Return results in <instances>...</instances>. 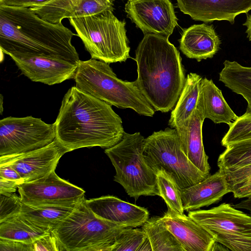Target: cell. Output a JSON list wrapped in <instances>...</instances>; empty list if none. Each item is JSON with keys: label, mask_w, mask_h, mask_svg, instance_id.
<instances>
[{"label": "cell", "mask_w": 251, "mask_h": 251, "mask_svg": "<svg viewBox=\"0 0 251 251\" xmlns=\"http://www.w3.org/2000/svg\"><path fill=\"white\" fill-rule=\"evenodd\" d=\"M54 124L55 139L69 151L96 146L108 149L125 133L121 118L110 105L75 86L64 95Z\"/></svg>", "instance_id": "obj_1"}, {"label": "cell", "mask_w": 251, "mask_h": 251, "mask_svg": "<svg viewBox=\"0 0 251 251\" xmlns=\"http://www.w3.org/2000/svg\"><path fill=\"white\" fill-rule=\"evenodd\" d=\"M75 34L62 23L44 20L29 8L0 5V48L6 54H31L78 64Z\"/></svg>", "instance_id": "obj_2"}, {"label": "cell", "mask_w": 251, "mask_h": 251, "mask_svg": "<svg viewBox=\"0 0 251 251\" xmlns=\"http://www.w3.org/2000/svg\"><path fill=\"white\" fill-rule=\"evenodd\" d=\"M137 85L155 111L168 112L175 106L186 77L177 49L168 37L147 33L135 50Z\"/></svg>", "instance_id": "obj_3"}, {"label": "cell", "mask_w": 251, "mask_h": 251, "mask_svg": "<svg viewBox=\"0 0 251 251\" xmlns=\"http://www.w3.org/2000/svg\"><path fill=\"white\" fill-rule=\"evenodd\" d=\"M79 90L119 108H130L138 114L152 117L155 110L139 89L136 80L117 77L108 63L91 58L79 60L74 78Z\"/></svg>", "instance_id": "obj_4"}, {"label": "cell", "mask_w": 251, "mask_h": 251, "mask_svg": "<svg viewBox=\"0 0 251 251\" xmlns=\"http://www.w3.org/2000/svg\"><path fill=\"white\" fill-rule=\"evenodd\" d=\"M85 200L51 230L59 251H112L117 236L126 227L98 218Z\"/></svg>", "instance_id": "obj_5"}, {"label": "cell", "mask_w": 251, "mask_h": 251, "mask_svg": "<svg viewBox=\"0 0 251 251\" xmlns=\"http://www.w3.org/2000/svg\"><path fill=\"white\" fill-rule=\"evenodd\" d=\"M91 58L110 64L126 61L130 48L126 22L107 11L93 15L69 19Z\"/></svg>", "instance_id": "obj_6"}, {"label": "cell", "mask_w": 251, "mask_h": 251, "mask_svg": "<svg viewBox=\"0 0 251 251\" xmlns=\"http://www.w3.org/2000/svg\"><path fill=\"white\" fill-rule=\"evenodd\" d=\"M144 140L140 132H125L118 143L104 151L116 171L114 180L135 200L159 196L156 174L143 156Z\"/></svg>", "instance_id": "obj_7"}, {"label": "cell", "mask_w": 251, "mask_h": 251, "mask_svg": "<svg viewBox=\"0 0 251 251\" xmlns=\"http://www.w3.org/2000/svg\"><path fill=\"white\" fill-rule=\"evenodd\" d=\"M143 156L155 174L164 170L180 190L195 185L209 176L198 169L185 155L176 128L167 127L145 138Z\"/></svg>", "instance_id": "obj_8"}, {"label": "cell", "mask_w": 251, "mask_h": 251, "mask_svg": "<svg viewBox=\"0 0 251 251\" xmlns=\"http://www.w3.org/2000/svg\"><path fill=\"white\" fill-rule=\"evenodd\" d=\"M188 215L203 226L215 241L233 251H251V216L223 203Z\"/></svg>", "instance_id": "obj_9"}, {"label": "cell", "mask_w": 251, "mask_h": 251, "mask_svg": "<svg viewBox=\"0 0 251 251\" xmlns=\"http://www.w3.org/2000/svg\"><path fill=\"white\" fill-rule=\"evenodd\" d=\"M55 138L54 123L32 116L4 118L0 120V156L37 150Z\"/></svg>", "instance_id": "obj_10"}, {"label": "cell", "mask_w": 251, "mask_h": 251, "mask_svg": "<svg viewBox=\"0 0 251 251\" xmlns=\"http://www.w3.org/2000/svg\"><path fill=\"white\" fill-rule=\"evenodd\" d=\"M22 202L34 206H75L84 198L85 191L52 172L39 179L18 187Z\"/></svg>", "instance_id": "obj_11"}, {"label": "cell", "mask_w": 251, "mask_h": 251, "mask_svg": "<svg viewBox=\"0 0 251 251\" xmlns=\"http://www.w3.org/2000/svg\"><path fill=\"white\" fill-rule=\"evenodd\" d=\"M127 17L144 33L169 37L177 25L170 0H131L125 5Z\"/></svg>", "instance_id": "obj_12"}, {"label": "cell", "mask_w": 251, "mask_h": 251, "mask_svg": "<svg viewBox=\"0 0 251 251\" xmlns=\"http://www.w3.org/2000/svg\"><path fill=\"white\" fill-rule=\"evenodd\" d=\"M68 150L55 139L41 148L25 152L0 156V164L14 168L25 182L32 181L55 171L60 158Z\"/></svg>", "instance_id": "obj_13"}, {"label": "cell", "mask_w": 251, "mask_h": 251, "mask_svg": "<svg viewBox=\"0 0 251 251\" xmlns=\"http://www.w3.org/2000/svg\"><path fill=\"white\" fill-rule=\"evenodd\" d=\"M22 73L34 82L53 85L74 79L77 64L61 58L31 54H9Z\"/></svg>", "instance_id": "obj_14"}, {"label": "cell", "mask_w": 251, "mask_h": 251, "mask_svg": "<svg viewBox=\"0 0 251 251\" xmlns=\"http://www.w3.org/2000/svg\"><path fill=\"white\" fill-rule=\"evenodd\" d=\"M181 11L195 21L205 23L226 21L231 24L235 18L251 10V0H176Z\"/></svg>", "instance_id": "obj_15"}, {"label": "cell", "mask_w": 251, "mask_h": 251, "mask_svg": "<svg viewBox=\"0 0 251 251\" xmlns=\"http://www.w3.org/2000/svg\"><path fill=\"white\" fill-rule=\"evenodd\" d=\"M163 224L180 243L184 251H213L217 243L213 236L188 215L168 208L160 217Z\"/></svg>", "instance_id": "obj_16"}, {"label": "cell", "mask_w": 251, "mask_h": 251, "mask_svg": "<svg viewBox=\"0 0 251 251\" xmlns=\"http://www.w3.org/2000/svg\"><path fill=\"white\" fill-rule=\"evenodd\" d=\"M85 202L98 218L123 227L142 226L149 219L147 209L113 196L85 200Z\"/></svg>", "instance_id": "obj_17"}, {"label": "cell", "mask_w": 251, "mask_h": 251, "mask_svg": "<svg viewBox=\"0 0 251 251\" xmlns=\"http://www.w3.org/2000/svg\"><path fill=\"white\" fill-rule=\"evenodd\" d=\"M114 0H50L29 9L42 19L50 23H62L65 18L91 16L112 11Z\"/></svg>", "instance_id": "obj_18"}, {"label": "cell", "mask_w": 251, "mask_h": 251, "mask_svg": "<svg viewBox=\"0 0 251 251\" xmlns=\"http://www.w3.org/2000/svg\"><path fill=\"white\" fill-rule=\"evenodd\" d=\"M204 120L196 108L188 119L178 124L175 128L182 150L188 158L201 172L209 176L210 167L202 141Z\"/></svg>", "instance_id": "obj_19"}, {"label": "cell", "mask_w": 251, "mask_h": 251, "mask_svg": "<svg viewBox=\"0 0 251 251\" xmlns=\"http://www.w3.org/2000/svg\"><path fill=\"white\" fill-rule=\"evenodd\" d=\"M180 192L183 209L189 211L219 201L231 190L226 174L219 170L198 183L181 189Z\"/></svg>", "instance_id": "obj_20"}, {"label": "cell", "mask_w": 251, "mask_h": 251, "mask_svg": "<svg viewBox=\"0 0 251 251\" xmlns=\"http://www.w3.org/2000/svg\"><path fill=\"white\" fill-rule=\"evenodd\" d=\"M179 49L188 58L200 62L212 58L218 51L221 41L213 25H194L183 30Z\"/></svg>", "instance_id": "obj_21"}, {"label": "cell", "mask_w": 251, "mask_h": 251, "mask_svg": "<svg viewBox=\"0 0 251 251\" xmlns=\"http://www.w3.org/2000/svg\"><path fill=\"white\" fill-rule=\"evenodd\" d=\"M196 109L204 119H209L215 124L229 125L238 117L226 101L222 91L206 77L202 78L200 83Z\"/></svg>", "instance_id": "obj_22"}, {"label": "cell", "mask_w": 251, "mask_h": 251, "mask_svg": "<svg viewBox=\"0 0 251 251\" xmlns=\"http://www.w3.org/2000/svg\"><path fill=\"white\" fill-rule=\"evenodd\" d=\"M202 77L190 73L186 77L184 85L178 100L172 110L168 125L175 128L176 126L189 118L196 108L200 83Z\"/></svg>", "instance_id": "obj_23"}, {"label": "cell", "mask_w": 251, "mask_h": 251, "mask_svg": "<svg viewBox=\"0 0 251 251\" xmlns=\"http://www.w3.org/2000/svg\"><path fill=\"white\" fill-rule=\"evenodd\" d=\"M51 230L39 226L21 213L0 222V238L33 243Z\"/></svg>", "instance_id": "obj_24"}, {"label": "cell", "mask_w": 251, "mask_h": 251, "mask_svg": "<svg viewBox=\"0 0 251 251\" xmlns=\"http://www.w3.org/2000/svg\"><path fill=\"white\" fill-rule=\"evenodd\" d=\"M75 206H34L22 202L20 213L35 225L51 230L73 211Z\"/></svg>", "instance_id": "obj_25"}, {"label": "cell", "mask_w": 251, "mask_h": 251, "mask_svg": "<svg viewBox=\"0 0 251 251\" xmlns=\"http://www.w3.org/2000/svg\"><path fill=\"white\" fill-rule=\"evenodd\" d=\"M152 251H184L182 246L163 224L160 217L154 216L142 226Z\"/></svg>", "instance_id": "obj_26"}, {"label": "cell", "mask_w": 251, "mask_h": 251, "mask_svg": "<svg viewBox=\"0 0 251 251\" xmlns=\"http://www.w3.org/2000/svg\"><path fill=\"white\" fill-rule=\"evenodd\" d=\"M217 165L219 170L224 173L251 165V139L227 146L219 155Z\"/></svg>", "instance_id": "obj_27"}, {"label": "cell", "mask_w": 251, "mask_h": 251, "mask_svg": "<svg viewBox=\"0 0 251 251\" xmlns=\"http://www.w3.org/2000/svg\"><path fill=\"white\" fill-rule=\"evenodd\" d=\"M159 196L161 197L169 208L179 214L184 213L180 189L173 178L164 170L156 173Z\"/></svg>", "instance_id": "obj_28"}, {"label": "cell", "mask_w": 251, "mask_h": 251, "mask_svg": "<svg viewBox=\"0 0 251 251\" xmlns=\"http://www.w3.org/2000/svg\"><path fill=\"white\" fill-rule=\"evenodd\" d=\"M229 126V129L223 137L221 145L227 146L241 141L251 139V112H246Z\"/></svg>", "instance_id": "obj_29"}, {"label": "cell", "mask_w": 251, "mask_h": 251, "mask_svg": "<svg viewBox=\"0 0 251 251\" xmlns=\"http://www.w3.org/2000/svg\"><path fill=\"white\" fill-rule=\"evenodd\" d=\"M146 239L142 228L126 227L117 236L112 251H138Z\"/></svg>", "instance_id": "obj_30"}, {"label": "cell", "mask_w": 251, "mask_h": 251, "mask_svg": "<svg viewBox=\"0 0 251 251\" xmlns=\"http://www.w3.org/2000/svg\"><path fill=\"white\" fill-rule=\"evenodd\" d=\"M22 202L15 194H0V222L20 214Z\"/></svg>", "instance_id": "obj_31"}, {"label": "cell", "mask_w": 251, "mask_h": 251, "mask_svg": "<svg viewBox=\"0 0 251 251\" xmlns=\"http://www.w3.org/2000/svg\"><path fill=\"white\" fill-rule=\"evenodd\" d=\"M33 251H59L56 239L50 232L34 241Z\"/></svg>", "instance_id": "obj_32"}, {"label": "cell", "mask_w": 251, "mask_h": 251, "mask_svg": "<svg viewBox=\"0 0 251 251\" xmlns=\"http://www.w3.org/2000/svg\"><path fill=\"white\" fill-rule=\"evenodd\" d=\"M0 251H33V245L0 238Z\"/></svg>", "instance_id": "obj_33"}, {"label": "cell", "mask_w": 251, "mask_h": 251, "mask_svg": "<svg viewBox=\"0 0 251 251\" xmlns=\"http://www.w3.org/2000/svg\"><path fill=\"white\" fill-rule=\"evenodd\" d=\"M231 192L235 198H248L251 197V175L242 182L233 185Z\"/></svg>", "instance_id": "obj_34"}, {"label": "cell", "mask_w": 251, "mask_h": 251, "mask_svg": "<svg viewBox=\"0 0 251 251\" xmlns=\"http://www.w3.org/2000/svg\"><path fill=\"white\" fill-rule=\"evenodd\" d=\"M50 0H0V5L30 8L45 3Z\"/></svg>", "instance_id": "obj_35"}, {"label": "cell", "mask_w": 251, "mask_h": 251, "mask_svg": "<svg viewBox=\"0 0 251 251\" xmlns=\"http://www.w3.org/2000/svg\"><path fill=\"white\" fill-rule=\"evenodd\" d=\"M20 182L6 179L0 176V194L3 195H9L14 194Z\"/></svg>", "instance_id": "obj_36"}, {"label": "cell", "mask_w": 251, "mask_h": 251, "mask_svg": "<svg viewBox=\"0 0 251 251\" xmlns=\"http://www.w3.org/2000/svg\"><path fill=\"white\" fill-rule=\"evenodd\" d=\"M0 176L4 178L17 181L21 183L25 182L20 175L10 166L0 164Z\"/></svg>", "instance_id": "obj_37"}, {"label": "cell", "mask_w": 251, "mask_h": 251, "mask_svg": "<svg viewBox=\"0 0 251 251\" xmlns=\"http://www.w3.org/2000/svg\"><path fill=\"white\" fill-rule=\"evenodd\" d=\"M232 206L237 209H243L249 211L251 216V197L246 198L245 200Z\"/></svg>", "instance_id": "obj_38"}, {"label": "cell", "mask_w": 251, "mask_h": 251, "mask_svg": "<svg viewBox=\"0 0 251 251\" xmlns=\"http://www.w3.org/2000/svg\"><path fill=\"white\" fill-rule=\"evenodd\" d=\"M243 25L246 27V33L249 41H251V14H247V18Z\"/></svg>", "instance_id": "obj_39"}, {"label": "cell", "mask_w": 251, "mask_h": 251, "mask_svg": "<svg viewBox=\"0 0 251 251\" xmlns=\"http://www.w3.org/2000/svg\"><path fill=\"white\" fill-rule=\"evenodd\" d=\"M2 102H3V97L2 95H0V114H2L3 108H2Z\"/></svg>", "instance_id": "obj_40"}, {"label": "cell", "mask_w": 251, "mask_h": 251, "mask_svg": "<svg viewBox=\"0 0 251 251\" xmlns=\"http://www.w3.org/2000/svg\"></svg>", "instance_id": "obj_41"}]
</instances>
